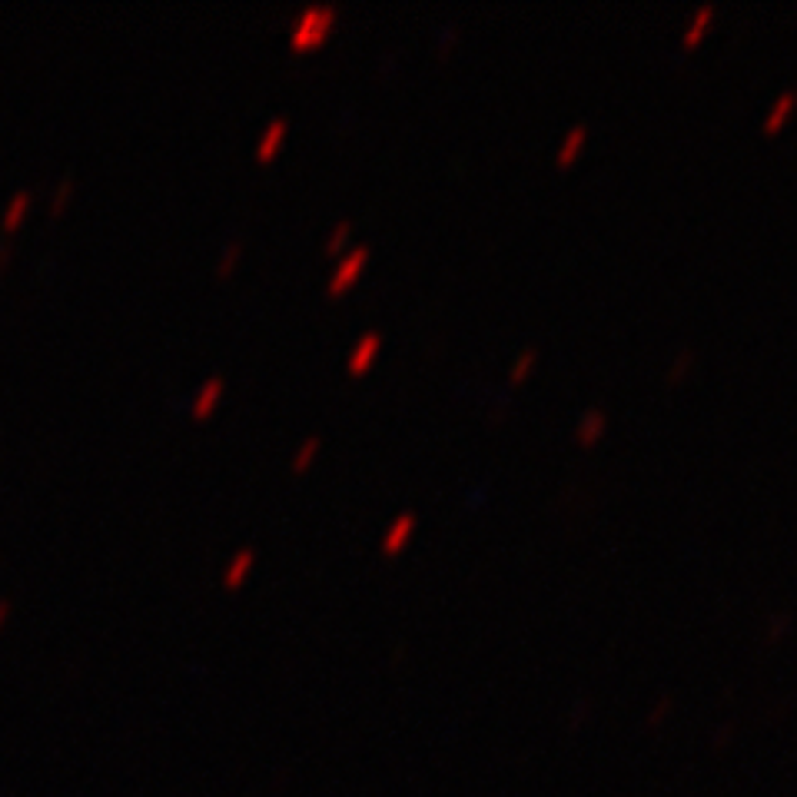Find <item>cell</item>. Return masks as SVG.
<instances>
[{
    "instance_id": "obj_1",
    "label": "cell",
    "mask_w": 797,
    "mask_h": 797,
    "mask_svg": "<svg viewBox=\"0 0 797 797\" xmlns=\"http://www.w3.org/2000/svg\"><path fill=\"white\" fill-rule=\"evenodd\" d=\"M336 20H339V7L336 4H310L306 10H300V17L292 20L290 44L296 50L322 44V40L330 37V30L336 27Z\"/></svg>"
},
{
    "instance_id": "obj_2",
    "label": "cell",
    "mask_w": 797,
    "mask_h": 797,
    "mask_svg": "<svg viewBox=\"0 0 797 797\" xmlns=\"http://www.w3.org/2000/svg\"><path fill=\"white\" fill-rule=\"evenodd\" d=\"M366 263H369V246L366 243H356L352 250H346V256L336 263V270H332L330 280H326V292H332V296L346 292V286L356 282V276H359Z\"/></svg>"
},
{
    "instance_id": "obj_3",
    "label": "cell",
    "mask_w": 797,
    "mask_h": 797,
    "mask_svg": "<svg viewBox=\"0 0 797 797\" xmlns=\"http://www.w3.org/2000/svg\"><path fill=\"white\" fill-rule=\"evenodd\" d=\"M286 133H290V120L272 117L263 127V133H260V140H256V160H263V163L266 160H272L276 150L282 146V140H286Z\"/></svg>"
},
{
    "instance_id": "obj_4",
    "label": "cell",
    "mask_w": 797,
    "mask_h": 797,
    "mask_svg": "<svg viewBox=\"0 0 797 797\" xmlns=\"http://www.w3.org/2000/svg\"><path fill=\"white\" fill-rule=\"evenodd\" d=\"M412 532H416V512H398V516L389 522V528L382 532V542H379L382 552L386 555L398 552V548L408 542V535Z\"/></svg>"
},
{
    "instance_id": "obj_5",
    "label": "cell",
    "mask_w": 797,
    "mask_h": 797,
    "mask_svg": "<svg viewBox=\"0 0 797 797\" xmlns=\"http://www.w3.org/2000/svg\"><path fill=\"white\" fill-rule=\"evenodd\" d=\"M379 346H382V336H379V332H376V330H372V332H362L359 339H356V346L349 349V356H346V369H349V372H362L372 359H376Z\"/></svg>"
},
{
    "instance_id": "obj_6",
    "label": "cell",
    "mask_w": 797,
    "mask_h": 797,
    "mask_svg": "<svg viewBox=\"0 0 797 797\" xmlns=\"http://www.w3.org/2000/svg\"><path fill=\"white\" fill-rule=\"evenodd\" d=\"M223 389H226V379H223V376H210V379H206L203 386L196 389L193 402H190V412H193V416H206V412H210V408H213L216 402H220Z\"/></svg>"
},
{
    "instance_id": "obj_7",
    "label": "cell",
    "mask_w": 797,
    "mask_h": 797,
    "mask_svg": "<svg viewBox=\"0 0 797 797\" xmlns=\"http://www.w3.org/2000/svg\"><path fill=\"white\" fill-rule=\"evenodd\" d=\"M794 107H797L794 90H784V93H781V97L768 107V113H764V123H761V127H764V133H778V130L784 127V120L791 117V110H794Z\"/></svg>"
},
{
    "instance_id": "obj_8",
    "label": "cell",
    "mask_w": 797,
    "mask_h": 797,
    "mask_svg": "<svg viewBox=\"0 0 797 797\" xmlns=\"http://www.w3.org/2000/svg\"><path fill=\"white\" fill-rule=\"evenodd\" d=\"M605 428H608V416H605L602 408H588L582 418H578V426H575V436H578V442H585V446H592L595 438L602 436Z\"/></svg>"
},
{
    "instance_id": "obj_9",
    "label": "cell",
    "mask_w": 797,
    "mask_h": 797,
    "mask_svg": "<svg viewBox=\"0 0 797 797\" xmlns=\"http://www.w3.org/2000/svg\"><path fill=\"white\" fill-rule=\"evenodd\" d=\"M711 20H714V7H711V4H701V7L688 17V27H684V34H681V44H684V47H694V44L704 37V30H708Z\"/></svg>"
},
{
    "instance_id": "obj_10",
    "label": "cell",
    "mask_w": 797,
    "mask_h": 797,
    "mask_svg": "<svg viewBox=\"0 0 797 797\" xmlns=\"http://www.w3.org/2000/svg\"><path fill=\"white\" fill-rule=\"evenodd\" d=\"M253 562H256V552H253V548H240V552H236L233 558H230V565H226L223 582L230 585V588H236V585H240L246 578V572L253 568Z\"/></svg>"
},
{
    "instance_id": "obj_11",
    "label": "cell",
    "mask_w": 797,
    "mask_h": 797,
    "mask_svg": "<svg viewBox=\"0 0 797 797\" xmlns=\"http://www.w3.org/2000/svg\"><path fill=\"white\" fill-rule=\"evenodd\" d=\"M30 200H34L30 190H17V193L10 196V203L4 206V216H0V226H4V230H14V226L20 223V216L27 213Z\"/></svg>"
},
{
    "instance_id": "obj_12",
    "label": "cell",
    "mask_w": 797,
    "mask_h": 797,
    "mask_svg": "<svg viewBox=\"0 0 797 797\" xmlns=\"http://www.w3.org/2000/svg\"><path fill=\"white\" fill-rule=\"evenodd\" d=\"M585 136H588V127H585V123H575V127L562 136V143L555 150V160H558V163H568V160L578 153V146L585 143Z\"/></svg>"
},
{
    "instance_id": "obj_13",
    "label": "cell",
    "mask_w": 797,
    "mask_h": 797,
    "mask_svg": "<svg viewBox=\"0 0 797 797\" xmlns=\"http://www.w3.org/2000/svg\"><path fill=\"white\" fill-rule=\"evenodd\" d=\"M535 362H538V349H535V346H526V349L518 352V359L512 362V369H508V376H512V382L526 379L528 372L535 369Z\"/></svg>"
},
{
    "instance_id": "obj_14",
    "label": "cell",
    "mask_w": 797,
    "mask_h": 797,
    "mask_svg": "<svg viewBox=\"0 0 797 797\" xmlns=\"http://www.w3.org/2000/svg\"><path fill=\"white\" fill-rule=\"evenodd\" d=\"M320 446H322V438H320V436L302 438V446L296 448V452H292V468H296V472H302V468H306V466H310V462H312V456L320 452Z\"/></svg>"
},
{
    "instance_id": "obj_15",
    "label": "cell",
    "mask_w": 797,
    "mask_h": 797,
    "mask_svg": "<svg viewBox=\"0 0 797 797\" xmlns=\"http://www.w3.org/2000/svg\"><path fill=\"white\" fill-rule=\"evenodd\" d=\"M240 256H243V240H230V243H226V250H223V256H220V263H216V272H220V276H226V272L236 266V260H240Z\"/></svg>"
},
{
    "instance_id": "obj_16",
    "label": "cell",
    "mask_w": 797,
    "mask_h": 797,
    "mask_svg": "<svg viewBox=\"0 0 797 797\" xmlns=\"http://www.w3.org/2000/svg\"><path fill=\"white\" fill-rule=\"evenodd\" d=\"M349 236H352V223H349V220H339V223H336L330 233H326V250H330V253H332V250H342Z\"/></svg>"
},
{
    "instance_id": "obj_17",
    "label": "cell",
    "mask_w": 797,
    "mask_h": 797,
    "mask_svg": "<svg viewBox=\"0 0 797 797\" xmlns=\"http://www.w3.org/2000/svg\"><path fill=\"white\" fill-rule=\"evenodd\" d=\"M70 193H74V180H70V176H64V180L57 183V190H54V196H50V213H60V210L67 206Z\"/></svg>"
},
{
    "instance_id": "obj_18",
    "label": "cell",
    "mask_w": 797,
    "mask_h": 797,
    "mask_svg": "<svg viewBox=\"0 0 797 797\" xmlns=\"http://www.w3.org/2000/svg\"><path fill=\"white\" fill-rule=\"evenodd\" d=\"M688 366H694V349H681V352H678V359H674V362H671V366H668V376H671V379H678V376H681V372H684V369H688Z\"/></svg>"
},
{
    "instance_id": "obj_19",
    "label": "cell",
    "mask_w": 797,
    "mask_h": 797,
    "mask_svg": "<svg viewBox=\"0 0 797 797\" xmlns=\"http://www.w3.org/2000/svg\"><path fill=\"white\" fill-rule=\"evenodd\" d=\"M456 37H458V27L456 24H448V27L442 30V40H438V54H446L448 44H456Z\"/></svg>"
},
{
    "instance_id": "obj_20",
    "label": "cell",
    "mask_w": 797,
    "mask_h": 797,
    "mask_svg": "<svg viewBox=\"0 0 797 797\" xmlns=\"http://www.w3.org/2000/svg\"><path fill=\"white\" fill-rule=\"evenodd\" d=\"M7 260H10V243H0V270H4Z\"/></svg>"
},
{
    "instance_id": "obj_21",
    "label": "cell",
    "mask_w": 797,
    "mask_h": 797,
    "mask_svg": "<svg viewBox=\"0 0 797 797\" xmlns=\"http://www.w3.org/2000/svg\"><path fill=\"white\" fill-rule=\"evenodd\" d=\"M10 612V602H0V625H4V618H7Z\"/></svg>"
},
{
    "instance_id": "obj_22",
    "label": "cell",
    "mask_w": 797,
    "mask_h": 797,
    "mask_svg": "<svg viewBox=\"0 0 797 797\" xmlns=\"http://www.w3.org/2000/svg\"><path fill=\"white\" fill-rule=\"evenodd\" d=\"M794 97H797V90H794Z\"/></svg>"
}]
</instances>
